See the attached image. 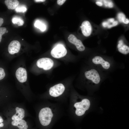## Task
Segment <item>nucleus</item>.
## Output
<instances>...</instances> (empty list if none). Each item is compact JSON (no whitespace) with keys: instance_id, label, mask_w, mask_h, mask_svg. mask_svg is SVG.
I'll use <instances>...</instances> for the list:
<instances>
[{"instance_id":"nucleus-23","label":"nucleus","mask_w":129,"mask_h":129,"mask_svg":"<svg viewBox=\"0 0 129 129\" xmlns=\"http://www.w3.org/2000/svg\"><path fill=\"white\" fill-rule=\"evenodd\" d=\"M124 16H125V15L122 13H120L118 14V18L120 22H122V19Z\"/></svg>"},{"instance_id":"nucleus-4","label":"nucleus","mask_w":129,"mask_h":129,"mask_svg":"<svg viewBox=\"0 0 129 129\" xmlns=\"http://www.w3.org/2000/svg\"><path fill=\"white\" fill-rule=\"evenodd\" d=\"M86 78L91 83V84L97 85L101 80V77L99 72L94 68H91L86 71L84 73Z\"/></svg>"},{"instance_id":"nucleus-30","label":"nucleus","mask_w":129,"mask_h":129,"mask_svg":"<svg viewBox=\"0 0 129 129\" xmlns=\"http://www.w3.org/2000/svg\"><path fill=\"white\" fill-rule=\"evenodd\" d=\"M4 22V20L3 18H0V27H1Z\"/></svg>"},{"instance_id":"nucleus-24","label":"nucleus","mask_w":129,"mask_h":129,"mask_svg":"<svg viewBox=\"0 0 129 129\" xmlns=\"http://www.w3.org/2000/svg\"><path fill=\"white\" fill-rule=\"evenodd\" d=\"M122 22L125 24H128L129 22V20L126 18L125 16L123 17L122 19Z\"/></svg>"},{"instance_id":"nucleus-21","label":"nucleus","mask_w":129,"mask_h":129,"mask_svg":"<svg viewBox=\"0 0 129 129\" xmlns=\"http://www.w3.org/2000/svg\"><path fill=\"white\" fill-rule=\"evenodd\" d=\"M5 76V73L4 69L0 67V81L2 80Z\"/></svg>"},{"instance_id":"nucleus-22","label":"nucleus","mask_w":129,"mask_h":129,"mask_svg":"<svg viewBox=\"0 0 129 129\" xmlns=\"http://www.w3.org/2000/svg\"><path fill=\"white\" fill-rule=\"evenodd\" d=\"M6 28L5 27H0V43L1 42L2 36L6 32Z\"/></svg>"},{"instance_id":"nucleus-32","label":"nucleus","mask_w":129,"mask_h":129,"mask_svg":"<svg viewBox=\"0 0 129 129\" xmlns=\"http://www.w3.org/2000/svg\"><path fill=\"white\" fill-rule=\"evenodd\" d=\"M114 20L113 18H111L109 19L108 21L111 22H113L114 21Z\"/></svg>"},{"instance_id":"nucleus-28","label":"nucleus","mask_w":129,"mask_h":129,"mask_svg":"<svg viewBox=\"0 0 129 129\" xmlns=\"http://www.w3.org/2000/svg\"><path fill=\"white\" fill-rule=\"evenodd\" d=\"M102 25L104 27H106L108 25V23L107 22H104L102 23Z\"/></svg>"},{"instance_id":"nucleus-13","label":"nucleus","mask_w":129,"mask_h":129,"mask_svg":"<svg viewBox=\"0 0 129 129\" xmlns=\"http://www.w3.org/2000/svg\"><path fill=\"white\" fill-rule=\"evenodd\" d=\"M80 27L84 36L88 37L90 35L92 32V28L91 24L89 21H85L83 22Z\"/></svg>"},{"instance_id":"nucleus-25","label":"nucleus","mask_w":129,"mask_h":129,"mask_svg":"<svg viewBox=\"0 0 129 129\" xmlns=\"http://www.w3.org/2000/svg\"><path fill=\"white\" fill-rule=\"evenodd\" d=\"M118 22L117 21H114L113 22V24L112 25H109L108 26V28H110L112 27H113V26H114L117 25L118 24Z\"/></svg>"},{"instance_id":"nucleus-7","label":"nucleus","mask_w":129,"mask_h":129,"mask_svg":"<svg viewBox=\"0 0 129 129\" xmlns=\"http://www.w3.org/2000/svg\"><path fill=\"white\" fill-rule=\"evenodd\" d=\"M10 96L6 92L5 89L0 86V109H2L8 104L11 102Z\"/></svg>"},{"instance_id":"nucleus-6","label":"nucleus","mask_w":129,"mask_h":129,"mask_svg":"<svg viewBox=\"0 0 129 129\" xmlns=\"http://www.w3.org/2000/svg\"><path fill=\"white\" fill-rule=\"evenodd\" d=\"M67 53V50L62 45L59 44L53 48L51 50V54L54 57L59 58L63 57Z\"/></svg>"},{"instance_id":"nucleus-5","label":"nucleus","mask_w":129,"mask_h":129,"mask_svg":"<svg viewBox=\"0 0 129 129\" xmlns=\"http://www.w3.org/2000/svg\"><path fill=\"white\" fill-rule=\"evenodd\" d=\"M36 64L39 68L45 70L51 69L54 65V62L51 59L47 58H43L38 59L37 62Z\"/></svg>"},{"instance_id":"nucleus-17","label":"nucleus","mask_w":129,"mask_h":129,"mask_svg":"<svg viewBox=\"0 0 129 129\" xmlns=\"http://www.w3.org/2000/svg\"><path fill=\"white\" fill-rule=\"evenodd\" d=\"M34 26L36 27L39 28L42 31H44L46 29L45 25L39 20L36 21L34 24Z\"/></svg>"},{"instance_id":"nucleus-10","label":"nucleus","mask_w":129,"mask_h":129,"mask_svg":"<svg viewBox=\"0 0 129 129\" xmlns=\"http://www.w3.org/2000/svg\"><path fill=\"white\" fill-rule=\"evenodd\" d=\"M15 75L18 81L21 83L26 82L27 79V73L25 69L20 67L16 70Z\"/></svg>"},{"instance_id":"nucleus-18","label":"nucleus","mask_w":129,"mask_h":129,"mask_svg":"<svg viewBox=\"0 0 129 129\" xmlns=\"http://www.w3.org/2000/svg\"><path fill=\"white\" fill-rule=\"evenodd\" d=\"M7 121H8L6 117L2 111L0 112V129L4 126V123Z\"/></svg>"},{"instance_id":"nucleus-12","label":"nucleus","mask_w":129,"mask_h":129,"mask_svg":"<svg viewBox=\"0 0 129 129\" xmlns=\"http://www.w3.org/2000/svg\"><path fill=\"white\" fill-rule=\"evenodd\" d=\"M21 44L17 40H13L9 44L8 48L9 53L11 54H14L18 53L20 50Z\"/></svg>"},{"instance_id":"nucleus-33","label":"nucleus","mask_w":129,"mask_h":129,"mask_svg":"<svg viewBox=\"0 0 129 129\" xmlns=\"http://www.w3.org/2000/svg\"><path fill=\"white\" fill-rule=\"evenodd\" d=\"M8 32V31H7H7H6V33H7Z\"/></svg>"},{"instance_id":"nucleus-1","label":"nucleus","mask_w":129,"mask_h":129,"mask_svg":"<svg viewBox=\"0 0 129 129\" xmlns=\"http://www.w3.org/2000/svg\"><path fill=\"white\" fill-rule=\"evenodd\" d=\"M1 110L8 121L23 119L27 114L26 109L23 105L14 103H10Z\"/></svg>"},{"instance_id":"nucleus-8","label":"nucleus","mask_w":129,"mask_h":129,"mask_svg":"<svg viewBox=\"0 0 129 129\" xmlns=\"http://www.w3.org/2000/svg\"><path fill=\"white\" fill-rule=\"evenodd\" d=\"M65 90L64 85L62 84L59 83L51 87L49 89V93L52 97H58L62 94Z\"/></svg>"},{"instance_id":"nucleus-2","label":"nucleus","mask_w":129,"mask_h":129,"mask_svg":"<svg viewBox=\"0 0 129 129\" xmlns=\"http://www.w3.org/2000/svg\"><path fill=\"white\" fill-rule=\"evenodd\" d=\"M53 116L51 108L48 107H45L41 108L39 112L38 118L42 125L46 126L50 124Z\"/></svg>"},{"instance_id":"nucleus-9","label":"nucleus","mask_w":129,"mask_h":129,"mask_svg":"<svg viewBox=\"0 0 129 129\" xmlns=\"http://www.w3.org/2000/svg\"><path fill=\"white\" fill-rule=\"evenodd\" d=\"M91 62L93 64L100 65L105 70H108L111 67L110 63L100 56H97L94 57L91 59Z\"/></svg>"},{"instance_id":"nucleus-20","label":"nucleus","mask_w":129,"mask_h":129,"mask_svg":"<svg viewBox=\"0 0 129 129\" xmlns=\"http://www.w3.org/2000/svg\"><path fill=\"white\" fill-rule=\"evenodd\" d=\"M26 8L24 6H17L16 9V11L17 12H24L26 11Z\"/></svg>"},{"instance_id":"nucleus-29","label":"nucleus","mask_w":129,"mask_h":129,"mask_svg":"<svg viewBox=\"0 0 129 129\" xmlns=\"http://www.w3.org/2000/svg\"><path fill=\"white\" fill-rule=\"evenodd\" d=\"M96 4L97 5L99 6H101L103 5V4L102 3L99 1H97L96 2Z\"/></svg>"},{"instance_id":"nucleus-26","label":"nucleus","mask_w":129,"mask_h":129,"mask_svg":"<svg viewBox=\"0 0 129 129\" xmlns=\"http://www.w3.org/2000/svg\"><path fill=\"white\" fill-rule=\"evenodd\" d=\"M66 1L65 0H58L57 1V3L59 5H62Z\"/></svg>"},{"instance_id":"nucleus-15","label":"nucleus","mask_w":129,"mask_h":129,"mask_svg":"<svg viewBox=\"0 0 129 129\" xmlns=\"http://www.w3.org/2000/svg\"><path fill=\"white\" fill-rule=\"evenodd\" d=\"M117 48L118 51L123 54H127L129 53V47L125 44L122 40L118 42Z\"/></svg>"},{"instance_id":"nucleus-11","label":"nucleus","mask_w":129,"mask_h":129,"mask_svg":"<svg viewBox=\"0 0 129 129\" xmlns=\"http://www.w3.org/2000/svg\"><path fill=\"white\" fill-rule=\"evenodd\" d=\"M69 41L71 43L74 44L78 50L80 51H84L85 47L81 41L78 39L74 35H70L68 38Z\"/></svg>"},{"instance_id":"nucleus-14","label":"nucleus","mask_w":129,"mask_h":129,"mask_svg":"<svg viewBox=\"0 0 129 129\" xmlns=\"http://www.w3.org/2000/svg\"><path fill=\"white\" fill-rule=\"evenodd\" d=\"M11 124L17 126L19 129H27L28 126L26 121L24 119L11 121Z\"/></svg>"},{"instance_id":"nucleus-3","label":"nucleus","mask_w":129,"mask_h":129,"mask_svg":"<svg viewBox=\"0 0 129 129\" xmlns=\"http://www.w3.org/2000/svg\"><path fill=\"white\" fill-rule=\"evenodd\" d=\"M90 106V100L86 98L82 99L80 101L75 102L74 104L75 114L78 116H83L89 109Z\"/></svg>"},{"instance_id":"nucleus-19","label":"nucleus","mask_w":129,"mask_h":129,"mask_svg":"<svg viewBox=\"0 0 129 129\" xmlns=\"http://www.w3.org/2000/svg\"><path fill=\"white\" fill-rule=\"evenodd\" d=\"M12 22L14 24H17L18 26L23 25L24 22L21 18L18 17H14L12 19Z\"/></svg>"},{"instance_id":"nucleus-16","label":"nucleus","mask_w":129,"mask_h":129,"mask_svg":"<svg viewBox=\"0 0 129 129\" xmlns=\"http://www.w3.org/2000/svg\"><path fill=\"white\" fill-rule=\"evenodd\" d=\"M5 3L8 8L10 10L16 9L19 3V1L17 0H5Z\"/></svg>"},{"instance_id":"nucleus-31","label":"nucleus","mask_w":129,"mask_h":129,"mask_svg":"<svg viewBox=\"0 0 129 129\" xmlns=\"http://www.w3.org/2000/svg\"><path fill=\"white\" fill-rule=\"evenodd\" d=\"M36 2H43L45 1V0H34Z\"/></svg>"},{"instance_id":"nucleus-27","label":"nucleus","mask_w":129,"mask_h":129,"mask_svg":"<svg viewBox=\"0 0 129 129\" xmlns=\"http://www.w3.org/2000/svg\"><path fill=\"white\" fill-rule=\"evenodd\" d=\"M107 5L109 8H112L113 6V4L112 2L109 1L108 2Z\"/></svg>"}]
</instances>
